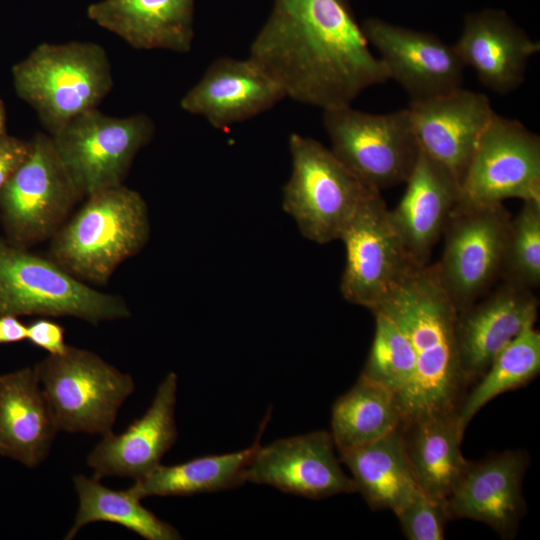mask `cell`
Returning a JSON list of instances; mask_svg holds the SVG:
<instances>
[{"label":"cell","mask_w":540,"mask_h":540,"mask_svg":"<svg viewBox=\"0 0 540 540\" xmlns=\"http://www.w3.org/2000/svg\"><path fill=\"white\" fill-rule=\"evenodd\" d=\"M177 386V374L168 372L141 417L120 434L111 431L102 436L87 457L94 478L119 476L138 480L161 464L177 439Z\"/></svg>","instance_id":"19"},{"label":"cell","mask_w":540,"mask_h":540,"mask_svg":"<svg viewBox=\"0 0 540 540\" xmlns=\"http://www.w3.org/2000/svg\"><path fill=\"white\" fill-rule=\"evenodd\" d=\"M528 466L529 456L524 450H507L469 461L445 500L450 519L482 522L501 538H514L526 513L522 484Z\"/></svg>","instance_id":"16"},{"label":"cell","mask_w":540,"mask_h":540,"mask_svg":"<svg viewBox=\"0 0 540 540\" xmlns=\"http://www.w3.org/2000/svg\"><path fill=\"white\" fill-rule=\"evenodd\" d=\"M533 291L502 282L487 296L458 312L456 343L463 378L477 382L494 357L527 326L535 324Z\"/></svg>","instance_id":"18"},{"label":"cell","mask_w":540,"mask_h":540,"mask_svg":"<svg viewBox=\"0 0 540 540\" xmlns=\"http://www.w3.org/2000/svg\"><path fill=\"white\" fill-rule=\"evenodd\" d=\"M413 131L424 154L447 168L459 184L495 111L487 95L463 87L410 102Z\"/></svg>","instance_id":"17"},{"label":"cell","mask_w":540,"mask_h":540,"mask_svg":"<svg viewBox=\"0 0 540 540\" xmlns=\"http://www.w3.org/2000/svg\"><path fill=\"white\" fill-rule=\"evenodd\" d=\"M338 453L351 472L356 492L374 511L395 513L420 489L406 452L402 426L375 442Z\"/></svg>","instance_id":"26"},{"label":"cell","mask_w":540,"mask_h":540,"mask_svg":"<svg viewBox=\"0 0 540 540\" xmlns=\"http://www.w3.org/2000/svg\"><path fill=\"white\" fill-rule=\"evenodd\" d=\"M73 484L79 505L64 539H73L82 527L94 522L119 524L147 540L181 539L175 527L145 508L128 489L113 490L83 474L75 475Z\"/></svg>","instance_id":"29"},{"label":"cell","mask_w":540,"mask_h":540,"mask_svg":"<svg viewBox=\"0 0 540 540\" xmlns=\"http://www.w3.org/2000/svg\"><path fill=\"white\" fill-rule=\"evenodd\" d=\"M265 418L255 442L241 451L197 457L184 463L159 464L149 474L135 480L128 490L139 499L152 496H190L235 488L246 481L247 469L260 447Z\"/></svg>","instance_id":"27"},{"label":"cell","mask_w":540,"mask_h":540,"mask_svg":"<svg viewBox=\"0 0 540 540\" xmlns=\"http://www.w3.org/2000/svg\"><path fill=\"white\" fill-rule=\"evenodd\" d=\"M27 325L15 316L0 317V345L26 340Z\"/></svg>","instance_id":"36"},{"label":"cell","mask_w":540,"mask_h":540,"mask_svg":"<svg viewBox=\"0 0 540 540\" xmlns=\"http://www.w3.org/2000/svg\"><path fill=\"white\" fill-rule=\"evenodd\" d=\"M292 170L283 187L282 206L301 234L318 244L340 240L371 189L319 141L293 133Z\"/></svg>","instance_id":"6"},{"label":"cell","mask_w":540,"mask_h":540,"mask_svg":"<svg viewBox=\"0 0 540 540\" xmlns=\"http://www.w3.org/2000/svg\"><path fill=\"white\" fill-rule=\"evenodd\" d=\"M340 463L331 434L313 431L260 445L246 481L310 499L355 493V484Z\"/></svg>","instance_id":"15"},{"label":"cell","mask_w":540,"mask_h":540,"mask_svg":"<svg viewBox=\"0 0 540 540\" xmlns=\"http://www.w3.org/2000/svg\"><path fill=\"white\" fill-rule=\"evenodd\" d=\"M154 133V122L146 114L113 117L94 108L50 136L86 197L122 185L137 153L150 143Z\"/></svg>","instance_id":"10"},{"label":"cell","mask_w":540,"mask_h":540,"mask_svg":"<svg viewBox=\"0 0 540 540\" xmlns=\"http://www.w3.org/2000/svg\"><path fill=\"white\" fill-rule=\"evenodd\" d=\"M194 0H102L90 4L87 16L131 47L191 50Z\"/></svg>","instance_id":"24"},{"label":"cell","mask_w":540,"mask_h":540,"mask_svg":"<svg viewBox=\"0 0 540 540\" xmlns=\"http://www.w3.org/2000/svg\"><path fill=\"white\" fill-rule=\"evenodd\" d=\"M27 156L0 190V221L19 245L51 239L84 197L60 158L52 137L36 133Z\"/></svg>","instance_id":"8"},{"label":"cell","mask_w":540,"mask_h":540,"mask_svg":"<svg viewBox=\"0 0 540 540\" xmlns=\"http://www.w3.org/2000/svg\"><path fill=\"white\" fill-rule=\"evenodd\" d=\"M411 343L416 380L403 406L404 422L426 415L458 413L467 384L457 343V310L432 265L417 269L381 306ZM372 312V313H373Z\"/></svg>","instance_id":"2"},{"label":"cell","mask_w":540,"mask_h":540,"mask_svg":"<svg viewBox=\"0 0 540 540\" xmlns=\"http://www.w3.org/2000/svg\"><path fill=\"white\" fill-rule=\"evenodd\" d=\"M59 431L105 435L134 392L131 375L98 354L73 346L33 367Z\"/></svg>","instance_id":"7"},{"label":"cell","mask_w":540,"mask_h":540,"mask_svg":"<svg viewBox=\"0 0 540 540\" xmlns=\"http://www.w3.org/2000/svg\"><path fill=\"white\" fill-rule=\"evenodd\" d=\"M30 142L8 136L0 138V190L29 152Z\"/></svg>","instance_id":"35"},{"label":"cell","mask_w":540,"mask_h":540,"mask_svg":"<svg viewBox=\"0 0 540 540\" xmlns=\"http://www.w3.org/2000/svg\"><path fill=\"white\" fill-rule=\"evenodd\" d=\"M540 372V332L527 326L492 360L472 390L465 394L458 409L460 428L467 425L493 398L520 388Z\"/></svg>","instance_id":"30"},{"label":"cell","mask_w":540,"mask_h":540,"mask_svg":"<svg viewBox=\"0 0 540 540\" xmlns=\"http://www.w3.org/2000/svg\"><path fill=\"white\" fill-rule=\"evenodd\" d=\"M504 282L534 291L540 285V201H523L509 221L500 269Z\"/></svg>","instance_id":"32"},{"label":"cell","mask_w":540,"mask_h":540,"mask_svg":"<svg viewBox=\"0 0 540 540\" xmlns=\"http://www.w3.org/2000/svg\"><path fill=\"white\" fill-rule=\"evenodd\" d=\"M249 58L286 97L323 110L389 80L345 0H274Z\"/></svg>","instance_id":"1"},{"label":"cell","mask_w":540,"mask_h":540,"mask_svg":"<svg viewBox=\"0 0 540 540\" xmlns=\"http://www.w3.org/2000/svg\"><path fill=\"white\" fill-rule=\"evenodd\" d=\"M286 95L250 58L220 57L182 97L181 108L225 129L273 108Z\"/></svg>","instance_id":"20"},{"label":"cell","mask_w":540,"mask_h":540,"mask_svg":"<svg viewBox=\"0 0 540 540\" xmlns=\"http://www.w3.org/2000/svg\"><path fill=\"white\" fill-rule=\"evenodd\" d=\"M27 325L26 340L49 354H61L68 345L65 343V330L59 323L39 318Z\"/></svg>","instance_id":"34"},{"label":"cell","mask_w":540,"mask_h":540,"mask_svg":"<svg viewBox=\"0 0 540 540\" xmlns=\"http://www.w3.org/2000/svg\"><path fill=\"white\" fill-rule=\"evenodd\" d=\"M73 317L94 326L131 316L126 300L101 292L59 264L0 236V317Z\"/></svg>","instance_id":"5"},{"label":"cell","mask_w":540,"mask_h":540,"mask_svg":"<svg viewBox=\"0 0 540 540\" xmlns=\"http://www.w3.org/2000/svg\"><path fill=\"white\" fill-rule=\"evenodd\" d=\"M510 219L503 203L454 208L443 233L442 257L432 267L457 312L482 298L500 277Z\"/></svg>","instance_id":"13"},{"label":"cell","mask_w":540,"mask_h":540,"mask_svg":"<svg viewBox=\"0 0 540 540\" xmlns=\"http://www.w3.org/2000/svg\"><path fill=\"white\" fill-rule=\"evenodd\" d=\"M12 76L17 95L49 135L97 108L113 87L108 55L93 42L41 43L13 66Z\"/></svg>","instance_id":"4"},{"label":"cell","mask_w":540,"mask_h":540,"mask_svg":"<svg viewBox=\"0 0 540 540\" xmlns=\"http://www.w3.org/2000/svg\"><path fill=\"white\" fill-rule=\"evenodd\" d=\"M86 198L51 237L47 256L77 279L104 285L147 244L148 207L139 192L124 184Z\"/></svg>","instance_id":"3"},{"label":"cell","mask_w":540,"mask_h":540,"mask_svg":"<svg viewBox=\"0 0 540 540\" xmlns=\"http://www.w3.org/2000/svg\"><path fill=\"white\" fill-rule=\"evenodd\" d=\"M340 240L346 251L342 296L371 312L419 269L392 225L379 191L362 204Z\"/></svg>","instance_id":"12"},{"label":"cell","mask_w":540,"mask_h":540,"mask_svg":"<svg viewBox=\"0 0 540 540\" xmlns=\"http://www.w3.org/2000/svg\"><path fill=\"white\" fill-rule=\"evenodd\" d=\"M402 433L419 488L434 499L446 500L469 462L461 452L464 431L458 413L407 420Z\"/></svg>","instance_id":"25"},{"label":"cell","mask_w":540,"mask_h":540,"mask_svg":"<svg viewBox=\"0 0 540 540\" xmlns=\"http://www.w3.org/2000/svg\"><path fill=\"white\" fill-rule=\"evenodd\" d=\"M394 514L409 540H442L451 520L445 500L434 499L421 489Z\"/></svg>","instance_id":"33"},{"label":"cell","mask_w":540,"mask_h":540,"mask_svg":"<svg viewBox=\"0 0 540 540\" xmlns=\"http://www.w3.org/2000/svg\"><path fill=\"white\" fill-rule=\"evenodd\" d=\"M323 124L332 153L367 187L406 182L420 153L408 108L375 114L342 106L324 110Z\"/></svg>","instance_id":"9"},{"label":"cell","mask_w":540,"mask_h":540,"mask_svg":"<svg viewBox=\"0 0 540 540\" xmlns=\"http://www.w3.org/2000/svg\"><path fill=\"white\" fill-rule=\"evenodd\" d=\"M362 30L378 51L389 79L396 81L411 102L441 96L462 87L465 66L454 44L437 36L378 19Z\"/></svg>","instance_id":"14"},{"label":"cell","mask_w":540,"mask_h":540,"mask_svg":"<svg viewBox=\"0 0 540 540\" xmlns=\"http://www.w3.org/2000/svg\"><path fill=\"white\" fill-rule=\"evenodd\" d=\"M5 121H6L5 107L2 100L0 99V138L6 134Z\"/></svg>","instance_id":"37"},{"label":"cell","mask_w":540,"mask_h":540,"mask_svg":"<svg viewBox=\"0 0 540 540\" xmlns=\"http://www.w3.org/2000/svg\"><path fill=\"white\" fill-rule=\"evenodd\" d=\"M540 201V138L520 121L496 112L460 182L456 208Z\"/></svg>","instance_id":"11"},{"label":"cell","mask_w":540,"mask_h":540,"mask_svg":"<svg viewBox=\"0 0 540 540\" xmlns=\"http://www.w3.org/2000/svg\"><path fill=\"white\" fill-rule=\"evenodd\" d=\"M398 205L389 210L392 225L414 264L427 265L460 196V184L443 165L420 151Z\"/></svg>","instance_id":"21"},{"label":"cell","mask_w":540,"mask_h":540,"mask_svg":"<svg viewBox=\"0 0 540 540\" xmlns=\"http://www.w3.org/2000/svg\"><path fill=\"white\" fill-rule=\"evenodd\" d=\"M373 314L374 337L360 376L395 394L403 413V406L416 380L415 352L407 336L392 318L380 311Z\"/></svg>","instance_id":"31"},{"label":"cell","mask_w":540,"mask_h":540,"mask_svg":"<svg viewBox=\"0 0 540 540\" xmlns=\"http://www.w3.org/2000/svg\"><path fill=\"white\" fill-rule=\"evenodd\" d=\"M403 413L395 394L359 376L331 411V436L338 452L375 442L402 426Z\"/></svg>","instance_id":"28"},{"label":"cell","mask_w":540,"mask_h":540,"mask_svg":"<svg viewBox=\"0 0 540 540\" xmlns=\"http://www.w3.org/2000/svg\"><path fill=\"white\" fill-rule=\"evenodd\" d=\"M454 46L464 66L500 95L523 84L529 59L540 51L539 42L496 11L469 16Z\"/></svg>","instance_id":"22"},{"label":"cell","mask_w":540,"mask_h":540,"mask_svg":"<svg viewBox=\"0 0 540 540\" xmlns=\"http://www.w3.org/2000/svg\"><path fill=\"white\" fill-rule=\"evenodd\" d=\"M59 429L33 367L0 375V455L28 468L48 456Z\"/></svg>","instance_id":"23"}]
</instances>
